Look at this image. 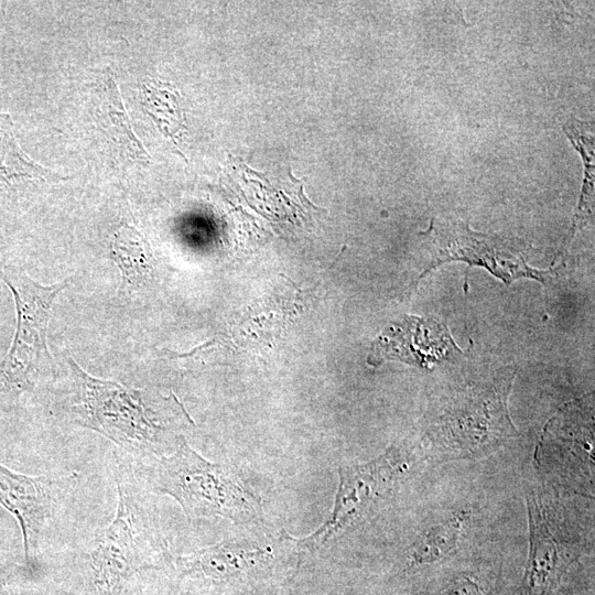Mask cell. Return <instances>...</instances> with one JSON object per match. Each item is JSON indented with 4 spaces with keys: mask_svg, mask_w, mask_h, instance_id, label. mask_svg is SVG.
I'll list each match as a JSON object with an SVG mask.
<instances>
[{
    "mask_svg": "<svg viewBox=\"0 0 595 595\" xmlns=\"http://www.w3.org/2000/svg\"><path fill=\"white\" fill-rule=\"evenodd\" d=\"M78 393L71 407L76 424L134 455L158 454L166 431L143 391L90 376L68 360Z\"/></svg>",
    "mask_w": 595,
    "mask_h": 595,
    "instance_id": "cell-2",
    "label": "cell"
},
{
    "mask_svg": "<svg viewBox=\"0 0 595 595\" xmlns=\"http://www.w3.org/2000/svg\"><path fill=\"white\" fill-rule=\"evenodd\" d=\"M19 571L14 564H7L0 555V595H20L13 589Z\"/></svg>",
    "mask_w": 595,
    "mask_h": 595,
    "instance_id": "cell-19",
    "label": "cell"
},
{
    "mask_svg": "<svg viewBox=\"0 0 595 595\" xmlns=\"http://www.w3.org/2000/svg\"><path fill=\"white\" fill-rule=\"evenodd\" d=\"M421 242L428 260L419 279L448 261H464L469 268L484 267L506 283L520 278H532L544 283L551 274L550 271L530 267L519 242L476 232L461 220L432 219L430 227L421 232Z\"/></svg>",
    "mask_w": 595,
    "mask_h": 595,
    "instance_id": "cell-6",
    "label": "cell"
},
{
    "mask_svg": "<svg viewBox=\"0 0 595 595\" xmlns=\"http://www.w3.org/2000/svg\"><path fill=\"white\" fill-rule=\"evenodd\" d=\"M95 126L119 154L137 163H147L149 154L136 136L117 83L108 68L99 71L90 90Z\"/></svg>",
    "mask_w": 595,
    "mask_h": 595,
    "instance_id": "cell-12",
    "label": "cell"
},
{
    "mask_svg": "<svg viewBox=\"0 0 595 595\" xmlns=\"http://www.w3.org/2000/svg\"><path fill=\"white\" fill-rule=\"evenodd\" d=\"M152 482L155 490L180 504L188 519L244 520L257 510L258 501L238 476L226 465L205 459L182 435L174 452L158 461Z\"/></svg>",
    "mask_w": 595,
    "mask_h": 595,
    "instance_id": "cell-3",
    "label": "cell"
},
{
    "mask_svg": "<svg viewBox=\"0 0 595 595\" xmlns=\"http://www.w3.org/2000/svg\"><path fill=\"white\" fill-rule=\"evenodd\" d=\"M116 472L115 516L95 548L80 556L90 595H121L130 578L149 566L139 493L118 466Z\"/></svg>",
    "mask_w": 595,
    "mask_h": 595,
    "instance_id": "cell-5",
    "label": "cell"
},
{
    "mask_svg": "<svg viewBox=\"0 0 595 595\" xmlns=\"http://www.w3.org/2000/svg\"><path fill=\"white\" fill-rule=\"evenodd\" d=\"M526 505L529 553L519 595H553L570 566L582 555L560 513L538 487H528Z\"/></svg>",
    "mask_w": 595,
    "mask_h": 595,
    "instance_id": "cell-9",
    "label": "cell"
},
{
    "mask_svg": "<svg viewBox=\"0 0 595 595\" xmlns=\"http://www.w3.org/2000/svg\"><path fill=\"white\" fill-rule=\"evenodd\" d=\"M35 178L45 182L64 180L53 170L42 166L30 159L17 144L12 122L9 116L0 115V180Z\"/></svg>",
    "mask_w": 595,
    "mask_h": 595,
    "instance_id": "cell-16",
    "label": "cell"
},
{
    "mask_svg": "<svg viewBox=\"0 0 595 595\" xmlns=\"http://www.w3.org/2000/svg\"><path fill=\"white\" fill-rule=\"evenodd\" d=\"M440 595H484V593L477 580L459 575L453 578Z\"/></svg>",
    "mask_w": 595,
    "mask_h": 595,
    "instance_id": "cell-18",
    "label": "cell"
},
{
    "mask_svg": "<svg viewBox=\"0 0 595 595\" xmlns=\"http://www.w3.org/2000/svg\"><path fill=\"white\" fill-rule=\"evenodd\" d=\"M261 558L262 551H248L241 545L223 542L182 558L178 563L187 574L219 578L239 569H246L252 565L256 559Z\"/></svg>",
    "mask_w": 595,
    "mask_h": 595,
    "instance_id": "cell-14",
    "label": "cell"
},
{
    "mask_svg": "<svg viewBox=\"0 0 595 595\" xmlns=\"http://www.w3.org/2000/svg\"><path fill=\"white\" fill-rule=\"evenodd\" d=\"M465 522L466 516L456 513L423 531L409 549L408 566L431 564L450 555L458 545Z\"/></svg>",
    "mask_w": 595,
    "mask_h": 595,
    "instance_id": "cell-15",
    "label": "cell"
},
{
    "mask_svg": "<svg viewBox=\"0 0 595 595\" xmlns=\"http://www.w3.org/2000/svg\"><path fill=\"white\" fill-rule=\"evenodd\" d=\"M416 461L405 448L392 446L375 459L340 467L333 510L305 547H320L366 517L394 489Z\"/></svg>",
    "mask_w": 595,
    "mask_h": 595,
    "instance_id": "cell-7",
    "label": "cell"
},
{
    "mask_svg": "<svg viewBox=\"0 0 595 595\" xmlns=\"http://www.w3.org/2000/svg\"><path fill=\"white\" fill-rule=\"evenodd\" d=\"M458 349L444 324L433 318L405 315L387 327L374 343L369 363L378 365L396 359L429 368Z\"/></svg>",
    "mask_w": 595,
    "mask_h": 595,
    "instance_id": "cell-11",
    "label": "cell"
},
{
    "mask_svg": "<svg viewBox=\"0 0 595 595\" xmlns=\"http://www.w3.org/2000/svg\"><path fill=\"white\" fill-rule=\"evenodd\" d=\"M563 130L567 138L580 152L584 162V180L582 186V194L578 204V213H576L574 226L578 220L585 216L591 215V208L593 206L594 194V138L593 134L586 130L585 123L575 119L569 120Z\"/></svg>",
    "mask_w": 595,
    "mask_h": 595,
    "instance_id": "cell-17",
    "label": "cell"
},
{
    "mask_svg": "<svg viewBox=\"0 0 595 595\" xmlns=\"http://www.w3.org/2000/svg\"><path fill=\"white\" fill-rule=\"evenodd\" d=\"M566 405L545 425L534 452L537 469L560 489L589 496L594 488L593 423L573 421Z\"/></svg>",
    "mask_w": 595,
    "mask_h": 595,
    "instance_id": "cell-10",
    "label": "cell"
},
{
    "mask_svg": "<svg viewBox=\"0 0 595 595\" xmlns=\"http://www.w3.org/2000/svg\"><path fill=\"white\" fill-rule=\"evenodd\" d=\"M110 253L121 273V290L132 292L145 285L154 270V259L145 237L123 224L113 234Z\"/></svg>",
    "mask_w": 595,
    "mask_h": 595,
    "instance_id": "cell-13",
    "label": "cell"
},
{
    "mask_svg": "<svg viewBox=\"0 0 595 595\" xmlns=\"http://www.w3.org/2000/svg\"><path fill=\"white\" fill-rule=\"evenodd\" d=\"M12 292L17 326L9 351L0 364V392L11 399L34 389L40 376L53 367L46 333L52 303L68 280L42 285L22 270L0 268Z\"/></svg>",
    "mask_w": 595,
    "mask_h": 595,
    "instance_id": "cell-4",
    "label": "cell"
},
{
    "mask_svg": "<svg viewBox=\"0 0 595 595\" xmlns=\"http://www.w3.org/2000/svg\"><path fill=\"white\" fill-rule=\"evenodd\" d=\"M77 484L76 472L55 477L30 476L0 462V506L18 522L28 569Z\"/></svg>",
    "mask_w": 595,
    "mask_h": 595,
    "instance_id": "cell-8",
    "label": "cell"
},
{
    "mask_svg": "<svg viewBox=\"0 0 595 595\" xmlns=\"http://www.w3.org/2000/svg\"><path fill=\"white\" fill-rule=\"evenodd\" d=\"M510 377L456 394L429 426L421 458L432 463L478 459L518 435L508 411Z\"/></svg>",
    "mask_w": 595,
    "mask_h": 595,
    "instance_id": "cell-1",
    "label": "cell"
}]
</instances>
